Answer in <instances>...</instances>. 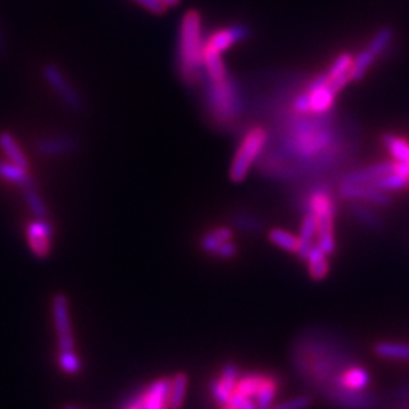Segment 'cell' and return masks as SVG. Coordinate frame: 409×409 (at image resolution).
I'll list each match as a JSON object with an SVG mask.
<instances>
[{
    "mask_svg": "<svg viewBox=\"0 0 409 409\" xmlns=\"http://www.w3.org/2000/svg\"><path fill=\"white\" fill-rule=\"evenodd\" d=\"M0 149H2V152L5 153L8 161H10L11 164H15L22 167V169L28 170L26 156H24L23 150L20 149L19 143H17V140L12 137V133L6 131L0 132Z\"/></svg>",
    "mask_w": 409,
    "mask_h": 409,
    "instance_id": "17",
    "label": "cell"
},
{
    "mask_svg": "<svg viewBox=\"0 0 409 409\" xmlns=\"http://www.w3.org/2000/svg\"><path fill=\"white\" fill-rule=\"evenodd\" d=\"M349 212L356 222L364 224L365 228L381 229L383 226L382 217L370 205L361 203V202H352V205L349 206Z\"/></svg>",
    "mask_w": 409,
    "mask_h": 409,
    "instance_id": "16",
    "label": "cell"
},
{
    "mask_svg": "<svg viewBox=\"0 0 409 409\" xmlns=\"http://www.w3.org/2000/svg\"><path fill=\"white\" fill-rule=\"evenodd\" d=\"M374 353L383 358V360H409V344L408 343H394V341H381L374 346Z\"/></svg>",
    "mask_w": 409,
    "mask_h": 409,
    "instance_id": "21",
    "label": "cell"
},
{
    "mask_svg": "<svg viewBox=\"0 0 409 409\" xmlns=\"http://www.w3.org/2000/svg\"><path fill=\"white\" fill-rule=\"evenodd\" d=\"M81 141L74 135H56L40 138L35 143V150L41 156H62L78 150Z\"/></svg>",
    "mask_w": 409,
    "mask_h": 409,
    "instance_id": "10",
    "label": "cell"
},
{
    "mask_svg": "<svg viewBox=\"0 0 409 409\" xmlns=\"http://www.w3.org/2000/svg\"><path fill=\"white\" fill-rule=\"evenodd\" d=\"M210 393L212 396V399L215 400L217 403L219 405H228L229 400L233 394V391H231L229 388H226L223 385V383L220 382L219 378H215L210 382Z\"/></svg>",
    "mask_w": 409,
    "mask_h": 409,
    "instance_id": "31",
    "label": "cell"
},
{
    "mask_svg": "<svg viewBox=\"0 0 409 409\" xmlns=\"http://www.w3.org/2000/svg\"><path fill=\"white\" fill-rule=\"evenodd\" d=\"M60 367L69 374H76L81 372L82 364L79 358L74 355V350L72 352H60Z\"/></svg>",
    "mask_w": 409,
    "mask_h": 409,
    "instance_id": "32",
    "label": "cell"
},
{
    "mask_svg": "<svg viewBox=\"0 0 409 409\" xmlns=\"http://www.w3.org/2000/svg\"><path fill=\"white\" fill-rule=\"evenodd\" d=\"M338 197L349 202H361L373 206H390L391 197L385 191L374 188L369 183H340Z\"/></svg>",
    "mask_w": 409,
    "mask_h": 409,
    "instance_id": "5",
    "label": "cell"
},
{
    "mask_svg": "<svg viewBox=\"0 0 409 409\" xmlns=\"http://www.w3.org/2000/svg\"><path fill=\"white\" fill-rule=\"evenodd\" d=\"M372 376L370 373L367 372L364 367L358 364H350L344 367L343 372H341L333 385L331 388H341V390H349V391H364L367 387L370 385ZM329 390V388H328Z\"/></svg>",
    "mask_w": 409,
    "mask_h": 409,
    "instance_id": "11",
    "label": "cell"
},
{
    "mask_svg": "<svg viewBox=\"0 0 409 409\" xmlns=\"http://www.w3.org/2000/svg\"><path fill=\"white\" fill-rule=\"evenodd\" d=\"M382 143L387 147L393 161L408 162L409 161V143L405 138H400L394 133H385L382 137Z\"/></svg>",
    "mask_w": 409,
    "mask_h": 409,
    "instance_id": "24",
    "label": "cell"
},
{
    "mask_svg": "<svg viewBox=\"0 0 409 409\" xmlns=\"http://www.w3.org/2000/svg\"><path fill=\"white\" fill-rule=\"evenodd\" d=\"M199 81H203L206 106L212 119L219 124H228L235 120L243 110V103L233 81L231 78L222 82H214L210 78L206 81L199 78Z\"/></svg>",
    "mask_w": 409,
    "mask_h": 409,
    "instance_id": "2",
    "label": "cell"
},
{
    "mask_svg": "<svg viewBox=\"0 0 409 409\" xmlns=\"http://www.w3.org/2000/svg\"><path fill=\"white\" fill-rule=\"evenodd\" d=\"M62 409H81V408H78V406H73V405H67V406H64Z\"/></svg>",
    "mask_w": 409,
    "mask_h": 409,
    "instance_id": "40",
    "label": "cell"
},
{
    "mask_svg": "<svg viewBox=\"0 0 409 409\" xmlns=\"http://www.w3.org/2000/svg\"><path fill=\"white\" fill-rule=\"evenodd\" d=\"M391 40H393V31L390 28H382L376 35L373 37L370 44L367 46V50H370V52L378 58L379 55L385 52V49L390 46Z\"/></svg>",
    "mask_w": 409,
    "mask_h": 409,
    "instance_id": "28",
    "label": "cell"
},
{
    "mask_svg": "<svg viewBox=\"0 0 409 409\" xmlns=\"http://www.w3.org/2000/svg\"><path fill=\"white\" fill-rule=\"evenodd\" d=\"M133 2L138 3L140 6H143L144 10L152 14L162 15L167 11V6L161 2V0H133Z\"/></svg>",
    "mask_w": 409,
    "mask_h": 409,
    "instance_id": "35",
    "label": "cell"
},
{
    "mask_svg": "<svg viewBox=\"0 0 409 409\" xmlns=\"http://www.w3.org/2000/svg\"><path fill=\"white\" fill-rule=\"evenodd\" d=\"M305 261L308 262V272H310V276L314 281H323L328 276L329 273L328 255L324 253L319 246H317V243L311 249V252L306 256Z\"/></svg>",
    "mask_w": 409,
    "mask_h": 409,
    "instance_id": "18",
    "label": "cell"
},
{
    "mask_svg": "<svg viewBox=\"0 0 409 409\" xmlns=\"http://www.w3.org/2000/svg\"><path fill=\"white\" fill-rule=\"evenodd\" d=\"M50 237H52V226L46 220L37 219L28 226L31 250L40 260H44L50 253Z\"/></svg>",
    "mask_w": 409,
    "mask_h": 409,
    "instance_id": "12",
    "label": "cell"
},
{
    "mask_svg": "<svg viewBox=\"0 0 409 409\" xmlns=\"http://www.w3.org/2000/svg\"><path fill=\"white\" fill-rule=\"evenodd\" d=\"M202 17L197 11H188L181 22L178 64L182 81L193 87L199 81L202 67Z\"/></svg>",
    "mask_w": 409,
    "mask_h": 409,
    "instance_id": "1",
    "label": "cell"
},
{
    "mask_svg": "<svg viewBox=\"0 0 409 409\" xmlns=\"http://www.w3.org/2000/svg\"><path fill=\"white\" fill-rule=\"evenodd\" d=\"M228 405L232 406V408H235V409H258L256 405H255V400L241 396V394L235 393V391H233V394H232Z\"/></svg>",
    "mask_w": 409,
    "mask_h": 409,
    "instance_id": "34",
    "label": "cell"
},
{
    "mask_svg": "<svg viewBox=\"0 0 409 409\" xmlns=\"http://www.w3.org/2000/svg\"><path fill=\"white\" fill-rule=\"evenodd\" d=\"M267 374L264 373H241L240 378L237 381V385H235V393L249 397V399H253L258 393V390H260L261 383L264 381V378Z\"/></svg>",
    "mask_w": 409,
    "mask_h": 409,
    "instance_id": "23",
    "label": "cell"
},
{
    "mask_svg": "<svg viewBox=\"0 0 409 409\" xmlns=\"http://www.w3.org/2000/svg\"><path fill=\"white\" fill-rule=\"evenodd\" d=\"M396 170V161H385L367 165L364 169L353 170L346 173L341 182L343 183H370L376 181L385 174H390L391 172Z\"/></svg>",
    "mask_w": 409,
    "mask_h": 409,
    "instance_id": "15",
    "label": "cell"
},
{
    "mask_svg": "<svg viewBox=\"0 0 409 409\" xmlns=\"http://www.w3.org/2000/svg\"><path fill=\"white\" fill-rule=\"evenodd\" d=\"M235 224L241 229H246V231H253V229L256 231L258 229L256 219H253V217H250V215H246V214L238 215L235 219Z\"/></svg>",
    "mask_w": 409,
    "mask_h": 409,
    "instance_id": "37",
    "label": "cell"
},
{
    "mask_svg": "<svg viewBox=\"0 0 409 409\" xmlns=\"http://www.w3.org/2000/svg\"><path fill=\"white\" fill-rule=\"evenodd\" d=\"M302 211L303 214L311 212L315 215V219H326V217H331V219H335L337 215V205L335 200H333L332 194L329 193V190L319 187L312 190L310 194H306L302 200Z\"/></svg>",
    "mask_w": 409,
    "mask_h": 409,
    "instance_id": "7",
    "label": "cell"
},
{
    "mask_svg": "<svg viewBox=\"0 0 409 409\" xmlns=\"http://www.w3.org/2000/svg\"><path fill=\"white\" fill-rule=\"evenodd\" d=\"M335 94L332 88L329 87V78L328 74H320L317 76L310 85H308V96H310V108L312 114H323L329 111L333 100H335Z\"/></svg>",
    "mask_w": 409,
    "mask_h": 409,
    "instance_id": "8",
    "label": "cell"
},
{
    "mask_svg": "<svg viewBox=\"0 0 409 409\" xmlns=\"http://www.w3.org/2000/svg\"><path fill=\"white\" fill-rule=\"evenodd\" d=\"M249 33V28L244 26V24H233L231 28L214 32L210 38L205 40V44L215 50V52L222 53L231 46L238 43V41L247 38Z\"/></svg>",
    "mask_w": 409,
    "mask_h": 409,
    "instance_id": "13",
    "label": "cell"
},
{
    "mask_svg": "<svg viewBox=\"0 0 409 409\" xmlns=\"http://www.w3.org/2000/svg\"><path fill=\"white\" fill-rule=\"evenodd\" d=\"M161 2H162L167 8H169V6H176V5H179L181 0H161Z\"/></svg>",
    "mask_w": 409,
    "mask_h": 409,
    "instance_id": "39",
    "label": "cell"
},
{
    "mask_svg": "<svg viewBox=\"0 0 409 409\" xmlns=\"http://www.w3.org/2000/svg\"><path fill=\"white\" fill-rule=\"evenodd\" d=\"M41 74H43L47 85L52 88L53 93L61 99V102L69 108L70 111L82 112L85 110V102H83L81 93L74 88L70 79L65 76V73L56 64H44Z\"/></svg>",
    "mask_w": 409,
    "mask_h": 409,
    "instance_id": "4",
    "label": "cell"
},
{
    "mask_svg": "<svg viewBox=\"0 0 409 409\" xmlns=\"http://www.w3.org/2000/svg\"><path fill=\"white\" fill-rule=\"evenodd\" d=\"M278 388L279 383L278 379L273 376H265L260 390L255 396V405L258 409H272L274 399H276L278 394Z\"/></svg>",
    "mask_w": 409,
    "mask_h": 409,
    "instance_id": "20",
    "label": "cell"
},
{
    "mask_svg": "<svg viewBox=\"0 0 409 409\" xmlns=\"http://www.w3.org/2000/svg\"><path fill=\"white\" fill-rule=\"evenodd\" d=\"M170 385V378H161L150 383L144 391H141L144 409H169Z\"/></svg>",
    "mask_w": 409,
    "mask_h": 409,
    "instance_id": "14",
    "label": "cell"
},
{
    "mask_svg": "<svg viewBox=\"0 0 409 409\" xmlns=\"http://www.w3.org/2000/svg\"><path fill=\"white\" fill-rule=\"evenodd\" d=\"M237 252H238V247L231 240V241H224L223 244H220V247L215 250L214 255L222 258V260H231V258H233L237 255Z\"/></svg>",
    "mask_w": 409,
    "mask_h": 409,
    "instance_id": "36",
    "label": "cell"
},
{
    "mask_svg": "<svg viewBox=\"0 0 409 409\" xmlns=\"http://www.w3.org/2000/svg\"><path fill=\"white\" fill-rule=\"evenodd\" d=\"M52 310L55 329L58 333V343H60V352H72V350H74V340L69 315V300L64 294L60 293L53 297Z\"/></svg>",
    "mask_w": 409,
    "mask_h": 409,
    "instance_id": "6",
    "label": "cell"
},
{
    "mask_svg": "<svg viewBox=\"0 0 409 409\" xmlns=\"http://www.w3.org/2000/svg\"><path fill=\"white\" fill-rule=\"evenodd\" d=\"M6 53V38H5V32L2 24H0V58Z\"/></svg>",
    "mask_w": 409,
    "mask_h": 409,
    "instance_id": "38",
    "label": "cell"
},
{
    "mask_svg": "<svg viewBox=\"0 0 409 409\" xmlns=\"http://www.w3.org/2000/svg\"><path fill=\"white\" fill-rule=\"evenodd\" d=\"M222 409H235V408H232V406H229V405H224Z\"/></svg>",
    "mask_w": 409,
    "mask_h": 409,
    "instance_id": "41",
    "label": "cell"
},
{
    "mask_svg": "<svg viewBox=\"0 0 409 409\" xmlns=\"http://www.w3.org/2000/svg\"><path fill=\"white\" fill-rule=\"evenodd\" d=\"M267 140H269V133H267L264 128L256 126L247 131L231 164L229 178L232 182L238 183L247 178L252 165L264 152Z\"/></svg>",
    "mask_w": 409,
    "mask_h": 409,
    "instance_id": "3",
    "label": "cell"
},
{
    "mask_svg": "<svg viewBox=\"0 0 409 409\" xmlns=\"http://www.w3.org/2000/svg\"><path fill=\"white\" fill-rule=\"evenodd\" d=\"M408 164H409V161H408Z\"/></svg>",
    "mask_w": 409,
    "mask_h": 409,
    "instance_id": "42",
    "label": "cell"
},
{
    "mask_svg": "<svg viewBox=\"0 0 409 409\" xmlns=\"http://www.w3.org/2000/svg\"><path fill=\"white\" fill-rule=\"evenodd\" d=\"M269 240L270 243H273L274 246L282 250H287V252L297 253V250L300 247L299 237L293 235L291 232H287L285 229H279V228L272 229L269 232Z\"/></svg>",
    "mask_w": 409,
    "mask_h": 409,
    "instance_id": "26",
    "label": "cell"
},
{
    "mask_svg": "<svg viewBox=\"0 0 409 409\" xmlns=\"http://www.w3.org/2000/svg\"><path fill=\"white\" fill-rule=\"evenodd\" d=\"M23 193H24V197H26V202H28V205H29V208H31L32 214L35 215L37 219L46 220V219H47V215H49L47 208H46L44 202H43V199H41L40 194L37 193L35 187L31 185V187H28V188H24V190H23Z\"/></svg>",
    "mask_w": 409,
    "mask_h": 409,
    "instance_id": "27",
    "label": "cell"
},
{
    "mask_svg": "<svg viewBox=\"0 0 409 409\" xmlns=\"http://www.w3.org/2000/svg\"><path fill=\"white\" fill-rule=\"evenodd\" d=\"M0 178L15 183V185H19L22 190L33 185V181L28 174V170L11 162L0 161Z\"/></svg>",
    "mask_w": 409,
    "mask_h": 409,
    "instance_id": "19",
    "label": "cell"
},
{
    "mask_svg": "<svg viewBox=\"0 0 409 409\" xmlns=\"http://www.w3.org/2000/svg\"><path fill=\"white\" fill-rule=\"evenodd\" d=\"M352 65H353V58L352 55L349 53H343L340 55L335 62H333L331 65V69L328 70V78L329 79H335L338 76H341V74H346L349 72H352Z\"/></svg>",
    "mask_w": 409,
    "mask_h": 409,
    "instance_id": "30",
    "label": "cell"
},
{
    "mask_svg": "<svg viewBox=\"0 0 409 409\" xmlns=\"http://www.w3.org/2000/svg\"><path fill=\"white\" fill-rule=\"evenodd\" d=\"M374 60H376V56L367 49L358 55L356 60H353V65H352V81H360L361 78H364V74L370 69Z\"/></svg>",
    "mask_w": 409,
    "mask_h": 409,
    "instance_id": "29",
    "label": "cell"
},
{
    "mask_svg": "<svg viewBox=\"0 0 409 409\" xmlns=\"http://www.w3.org/2000/svg\"><path fill=\"white\" fill-rule=\"evenodd\" d=\"M326 397L329 399V402L343 409H369L376 403V397L365 393V391L329 388L326 390Z\"/></svg>",
    "mask_w": 409,
    "mask_h": 409,
    "instance_id": "9",
    "label": "cell"
},
{
    "mask_svg": "<svg viewBox=\"0 0 409 409\" xmlns=\"http://www.w3.org/2000/svg\"><path fill=\"white\" fill-rule=\"evenodd\" d=\"M312 405L311 396H297L285 402H281L278 405H273L272 409H308Z\"/></svg>",
    "mask_w": 409,
    "mask_h": 409,
    "instance_id": "33",
    "label": "cell"
},
{
    "mask_svg": "<svg viewBox=\"0 0 409 409\" xmlns=\"http://www.w3.org/2000/svg\"><path fill=\"white\" fill-rule=\"evenodd\" d=\"M188 376L185 373H176L172 378L170 394H169V409H181L183 400L187 396Z\"/></svg>",
    "mask_w": 409,
    "mask_h": 409,
    "instance_id": "25",
    "label": "cell"
},
{
    "mask_svg": "<svg viewBox=\"0 0 409 409\" xmlns=\"http://www.w3.org/2000/svg\"><path fill=\"white\" fill-rule=\"evenodd\" d=\"M232 240V229L228 226H220L215 228L210 232H206L205 235L200 238V247L203 249V252L214 255L215 250L223 244L224 241Z\"/></svg>",
    "mask_w": 409,
    "mask_h": 409,
    "instance_id": "22",
    "label": "cell"
}]
</instances>
